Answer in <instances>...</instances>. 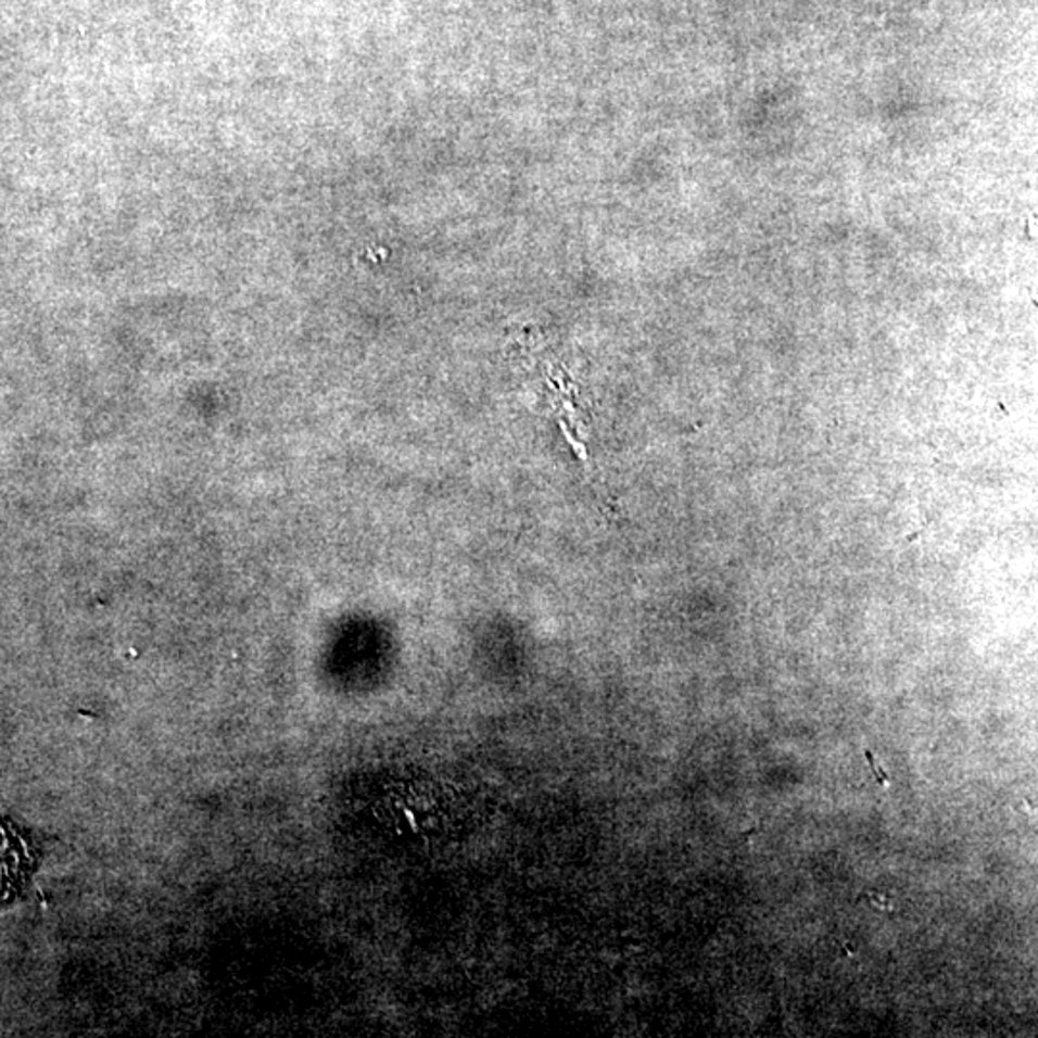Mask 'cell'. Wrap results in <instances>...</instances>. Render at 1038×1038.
Returning <instances> with one entry per match:
<instances>
[{"mask_svg": "<svg viewBox=\"0 0 1038 1038\" xmlns=\"http://www.w3.org/2000/svg\"><path fill=\"white\" fill-rule=\"evenodd\" d=\"M27 855L22 840L0 823V895L14 887L26 871Z\"/></svg>", "mask_w": 1038, "mask_h": 1038, "instance_id": "obj_1", "label": "cell"}]
</instances>
